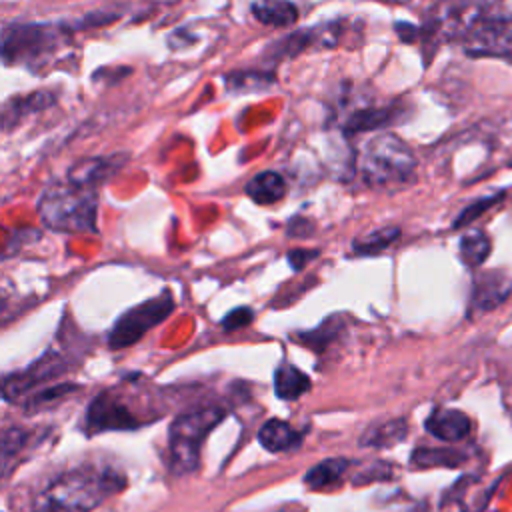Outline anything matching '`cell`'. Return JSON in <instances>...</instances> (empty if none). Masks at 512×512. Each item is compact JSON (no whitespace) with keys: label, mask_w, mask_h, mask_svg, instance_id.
I'll use <instances>...</instances> for the list:
<instances>
[{"label":"cell","mask_w":512,"mask_h":512,"mask_svg":"<svg viewBox=\"0 0 512 512\" xmlns=\"http://www.w3.org/2000/svg\"><path fill=\"white\" fill-rule=\"evenodd\" d=\"M126 478L96 464H84L50 480L34 498L32 512H92L112 494L120 492Z\"/></svg>","instance_id":"6da1fadb"},{"label":"cell","mask_w":512,"mask_h":512,"mask_svg":"<svg viewBox=\"0 0 512 512\" xmlns=\"http://www.w3.org/2000/svg\"><path fill=\"white\" fill-rule=\"evenodd\" d=\"M96 214L98 192L70 180L50 184L38 200V216L54 232H96Z\"/></svg>","instance_id":"7a4b0ae2"},{"label":"cell","mask_w":512,"mask_h":512,"mask_svg":"<svg viewBox=\"0 0 512 512\" xmlns=\"http://www.w3.org/2000/svg\"><path fill=\"white\" fill-rule=\"evenodd\" d=\"M416 172V156L410 146L392 132L370 138L360 154V174L368 188L396 190L406 186Z\"/></svg>","instance_id":"3957f363"},{"label":"cell","mask_w":512,"mask_h":512,"mask_svg":"<svg viewBox=\"0 0 512 512\" xmlns=\"http://www.w3.org/2000/svg\"><path fill=\"white\" fill-rule=\"evenodd\" d=\"M226 410L204 406L178 414L168 428V466L174 476L194 474L206 436L222 422Z\"/></svg>","instance_id":"277c9868"},{"label":"cell","mask_w":512,"mask_h":512,"mask_svg":"<svg viewBox=\"0 0 512 512\" xmlns=\"http://www.w3.org/2000/svg\"><path fill=\"white\" fill-rule=\"evenodd\" d=\"M70 32L62 22L8 24L2 30V58L6 64H34L58 50Z\"/></svg>","instance_id":"5b68a950"},{"label":"cell","mask_w":512,"mask_h":512,"mask_svg":"<svg viewBox=\"0 0 512 512\" xmlns=\"http://www.w3.org/2000/svg\"><path fill=\"white\" fill-rule=\"evenodd\" d=\"M174 310V300L168 292L158 294L130 310H126L108 332V348L122 350L136 344L150 328L160 324Z\"/></svg>","instance_id":"8992f818"},{"label":"cell","mask_w":512,"mask_h":512,"mask_svg":"<svg viewBox=\"0 0 512 512\" xmlns=\"http://www.w3.org/2000/svg\"><path fill=\"white\" fill-rule=\"evenodd\" d=\"M462 42L468 56L504 58L512 64V16H480Z\"/></svg>","instance_id":"52a82bcc"},{"label":"cell","mask_w":512,"mask_h":512,"mask_svg":"<svg viewBox=\"0 0 512 512\" xmlns=\"http://www.w3.org/2000/svg\"><path fill=\"white\" fill-rule=\"evenodd\" d=\"M64 370H66V360L56 352H46L42 358H38L28 368L8 374L4 378V384H2L4 400L12 402L20 396H30L38 386L56 378Z\"/></svg>","instance_id":"ba28073f"},{"label":"cell","mask_w":512,"mask_h":512,"mask_svg":"<svg viewBox=\"0 0 512 512\" xmlns=\"http://www.w3.org/2000/svg\"><path fill=\"white\" fill-rule=\"evenodd\" d=\"M144 422L134 416V412L110 390L100 392L88 406L86 412V428L90 432L104 430H134Z\"/></svg>","instance_id":"9c48e42d"},{"label":"cell","mask_w":512,"mask_h":512,"mask_svg":"<svg viewBox=\"0 0 512 512\" xmlns=\"http://www.w3.org/2000/svg\"><path fill=\"white\" fill-rule=\"evenodd\" d=\"M126 162V154H114V156H96V158H84L70 166L66 180L72 184L84 186V188H98L102 182H106L116 170L122 168Z\"/></svg>","instance_id":"30bf717a"},{"label":"cell","mask_w":512,"mask_h":512,"mask_svg":"<svg viewBox=\"0 0 512 512\" xmlns=\"http://www.w3.org/2000/svg\"><path fill=\"white\" fill-rule=\"evenodd\" d=\"M512 280L502 272H484L474 280L470 306L476 312H490L498 308L510 294Z\"/></svg>","instance_id":"8fae6325"},{"label":"cell","mask_w":512,"mask_h":512,"mask_svg":"<svg viewBox=\"0 0 512 512\" xmlns=\"http://www.w3.org/2000/svg\"><path fill=\"white\" fill-rule=\"evenodd\" d=\"M424 426L434 438L444 440V442H460L472 430L470 418L462 410H456V408L432 410V414L426 418Z\"/></svg>","instance_id":"7c38bea8"},{"label":"cell","mask_w":512,"mask_h":512,"mask_svg":"<svg viewBox=\"0 0 512 512\" xmlns=\"http://www.w3.org/2000/svg\"><path fill=\"white\" fill-rule=\"evenodd\" d=\"M258 440L268 452L280 454V452L298 450L302 446L304 436L300 430L292 428L286 420L272 418V420H266L258 430Z\"/></svg>","instance_id":"4fadbf2b"},{"label":"cell","mask_w":512,"mask_h":512,"mask_svg":"<svg viewBox=\"0 0 512 512\" xmlns=\"http://www.w3.org/2000/svg\"><path fill=\"white\" fill-rule=\"evenodd\" d=\"M244 190L252 202L260 206H270L286 196V180L274 170H264L252 176Z\"/></svg>","instance_id":"5bb4252c"},{"label":"cell","mask_w":512,"mask_h":512,"mask_svg":"<svg viewBox=\"0 0 512 512\" xmlns=\"http://www.w3.org/2000/svg\"><path fill=\"white\" fill-rule=\"evenodd\" d=\"M352 460L348 458H326L318 464H314L306 474H304V484L310 490H326V488H336L342 484L346 472L350 470Z\"/></svg>","instance_id":"9a60e30c"},{"label":"cell","mask_w":512,"mask_h":512,"mask_svg":"<svg viewBox=\"0 0 512 512\" xmlns=\"http://www.w3.org/2000/svg\"><path fill=\"white\" fill-rule=\"evenodd\" d=\"M250 12L260 24L272 28H286L298 20V8L290 0H254Z\"/></svg>","instance_id":"2e32d148"},{"label":"cell","mask_w":512,"mask_h":512,"mask_svg":"<svg viewBox=\"0 0 512 512\" xmlns=\"http://www.w3.org/2000/svg\"><path fill=\"white\" fill-rule=\"evenodd\" d=\"M486 494L484 488L476 484L472 478H464L452 486L450 494H446L442 502L444 512H478L484 506Z\"/></svg>","instance_id":"e0dca14e"},{"label":"cell","mask_w":512,"mask_h":512,"mask_svg":"<svg viewBox=\"0 0 512 512\" xmlns=\"http://www.w3.org/2000/svg\"><path fill=\"white\" fill-rule=\"evenodd\" d=\"M54 102H56L54 94H50L46 90H38V92H32L28 96L12 98L10 102H6L4 110H2V126H4V130H10V126L18 124L30 112L44 110V108L52 106Z\"/></svg>","instance_id":"ac0fdd59"},{"label":"cell","mask_w":512,"mask_h":512,"mask_svg":"<svg viewBox=\"0 0 512 512\" xmlns=\"http://www.w3.org/2000/svg\"><path fill=\"white\" fill-rule=\"evenodd\" d=\"M398 110L392 108V106H382V108H374V106H368V108H358L354 110L346 122H344V132L346 134H360V132H366V130H378V128H384L388 124L394 122Z\"/></svg>","instance_id":"d6986e66"},{"label":"cell","mask_w":512,"mask_h":512,"mask_svg":"<svg viewBox=\"0 0 512 512\" xmlns=\"http://www.w3.org/2000/svg\"><path fill=\"white\" fill-rule=\"evenodd\" d=\"M312 388V380L294 364H280L274 372V392L282 400H298Z\"/></svg>","instance_id":"ffe728a7"},{"label":"cell","mask_w":512,"mask_h":512,"mask_svg":"<svg viewBox=\"0 0 512 512\" xmlns=\"http://www.w3.org/2000/svg\"><path fill=\"white\" fill-rule=\"evenodd\" d=\"M408 434V424L404 418H394V420H386L380 424H372L370 428H366V432L360 438L362 446H370V448H390L398 442H402Z\"/></svg>","instance_id":"44dd1931"},{"label":"cell","mask_w":512,"mask_h":512,"mask_svg":"<svg viewBox=\"0 0 512 512\" xmlns=\"http://www.w3.org/2000/svg\"><path fill=\"white\" fill-rule=\"evenodd\" d=\"M228 92H262L274 84V74L262 70H236L224 76Z\"/></svg>","instance_id":"7402d4cb"},{"label":"cell","mask_w":512,"mask_h":512,"mask_svg":"<svg viewBox=\"0 0 512 512\" xmlns=\"http://www.w3.org/2000/svg\"><path fill=\"white\" fill-rule=\"evenodd\" d=\"M466 462V454L452 448H416L412 452L410 464L414 468H436V466H460Z\"/></svg>","instance_id":"603a6c76"},{"label":"cell","mask_w":512,"mask_h":512,"mask_svg":"<svg viewBox=\"0 0 512 512\" xmlns=\"http://www.w3.org/2000/svg\"><path fill=\"white\" fill-rule=\"evenodd\" d=\"M490 256V238L482 230H470L460 238V258L466 266L476 268Z\"/></svg>","instance_id":"cb8c5ba5"},{"label":"cell","mask_w":512,"mask_h":512,"mask_svg":"<svg viewBox=\"0 0 512 512\" xmlns=\"http://www.w3.org/2000/svg\"><path fill=\"white\" fill-rule=\"evenodd\" d=\"M398 238H400V228H396V226L380 228V230H374V232L354 240L352 250L356 254H378V252L386 250L388 246H392Z\"/></svg>","instance_id":"d4e9b609"},{"label":"cell","mask_w":512,"mask_h":512,"mask_svg":"<svg viewBox=\"0 0 512 512\" xmlns=\"http://www.w3.org/2000/svg\"><path fill=\"white\" fill-rule=\"evenodd\" d=\"M28 442H30V432H26L24 428L12 426V428L4 430V434H2V470H4V474H8V470H10V460L20 456V452L26 448Z\"/></svg>","instance_id":"484cf974"},{"label":"cell","mask_w":512,"mask_h":512,"mask_svg":"<svg viewBox=\"0 0 512 512\" xmlns=\"http://www.w3.org/2000/svg\"><path fill=\"white\" fill-rule=\"evenodd\" d=\"M78 386L76 384H54L46 390H40V392H32L28 398H26V406L28 410L32 408H46L48 404L64 398L66 394H72V390H76Z\"/></svg>","instance_id":"4316f807"},{"label":"cell","mask_w":512,"mask_h":512,"mask_svg":"<svg viewBox=\"0 0 512 512\" xmlns=\"http://www.w3.org/2000/svg\"><path fill=\"white\" fill-rule=\"evenodd\" d=\"M502 198H504V194L498 192V194H494V196H484V198H480V200L468 204V206L458 214V218L454 220V228H462V226L470 224V222L476 220L482 212H486V210H490L494 204H498Z\"/></svg>","instance_id":"83f0119b"},{"label":"cell","mask_w":512,"mask_h":512,"mask_svg":"<svg viewBox=\"0 0 512 512\" xmlns=\"http://www.w3.org/2000/svg\"><path fill=\"white\" fill-rule=\"evenodd\" d=\"M252 320H254V312H252L248 306H242V308L230 310V312L222 318L220 326H222L224 332H234V330L246 328L248 324H252Z\"/></svg>","instance_id":"f1b7e54d"},{"label":"cell","mask_w":512,"mask_h":512,"mask_svg":"<svg viewBox=\"0 0 512 512\" xmlns=\"http://www.w3.org/2000/svg\"><path fill=\"white\" fill-rule=\"evenodd\" d=\"M360 472H364V474L358 476V478H354L356 484L372 482V480H376V478H378V480H390V478L394 476V466L388 464V462H374V464L366 466V468L360 470Z\"/></svg>","instance_id":"f546056e"},{"label":"cell","mask_w":512,"mask_h":512,"mask_svg":"<svg viewBox=\"0 0 512 512\" xmlns=\"http://www.w3.org/2000/svg\"><path fill=\"white\" fill-rule=\"evenodd\" d=\"M318 256V250H302V248H296V250H290L288 252V260L292 264L294 270H302L310 260H314Z\"/></svg>","instance_id":"4dcf8cb0"},{"label":"cell","mask_w":512,"mask_h":512,"mask_svg":"<svg viewBox=\"0 0 512 512\" xmlns=\"http://www.w3.org/2000/svg\"><path fill=\"white\" fill-rule=\"evenodd\" d=\"M410 512H428V506L424 502H420L418 506H414Z\"/></svg>","instance_id":"1f68e13d"}]
</instances>
